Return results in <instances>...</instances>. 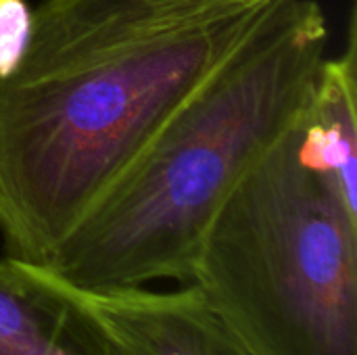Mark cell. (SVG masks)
<instances>
[{"label": "cell", "instance_id": "cell-1", "mask_svg": "<svg viewBox=\"0 0 357 355\" xmlns=\"http://www.w3.org/2000/svg\"><path fill=\"white\" fill-rule=\"evenodd\" d=\"M280 0H44L0 77V236L46 266L186 96Z\"/></svg>", "mask_w": 357, "mask_h": 355}, {"label": "cell", "instance_id": "cell-2", "mask_svg": "<svg viewBox=\"0 0 357 355\" xmlns=\"http://www.w3.org/2000/svg\"><path fill=\"white\" fill-rule=\"evenodd\" d=\"M326 40L316 0H280L169 115L44 268L86 291L165 278L188 285L224 199L299 123Z\"/></svg>", "mask_w": 357, "mask_h": 355}, {"label": "cell", "instance_id": "cell-3", "mask_svg": "<svg viewBox=\"0 0 357 355\" xmlns=\"http://www.w3.org/2000/svg\"><path fill=\"white\" fill-rule=\"evenodd\" d=\"M299 123L224 199L188 285L251 355H357V213L301 159Z\"/></svg>", "mask_w": 357, "mask_h": 355}, {"label": "cell", "instance_id": "cell-4", "mask_svg": "<svg viewBox=\"0 0 357 355\" xmlns=\"http://www.w3.org/2000/svg\"><path fill=\"white\" fill-rule=\"evenodd\" d=\"M61 285L128 355H251L195 285L167 293L144 287L86 291L63 280Z\"/></svg>", "mask_w": 357, "mask_h": 355}, {"label": "cell", "instance_id": "cell-5", "mask_svg": "<svg viewBox=\"0 0 357 355\" xmlns=\"http://www.w3.org/2000/svg\"><path fill=\"white\" fill-rule=\"evenodd\" d=\"M0 355H128L44 266L0 259Z\"/></svg>", "mask_w": 357, "mask_h": 355}, {"label": "cell", "instance_id": "cell-6", "mask_svg": "<svg viewBox=\"0 0 357 355\" xmlns=\"http://www.w3.org/2000/svg\"><path fill=\"white\" fill-rule=\"evenodd\" d=\"M357 31L349 17L345 52L322 59L299 123L301 159L328 178L357 213Z\"/></svg>", "mask_w": 357, "mask_h": 355}, {"label": "cell", "instance_id": "cell-7", "mask_svg": "<svg viewBox=\"0 0 357 355\" xmlns=\"http://www.w3.org/2000/svg\"><path fill=\"white\" fill-rule=\"evenodd\" d=\"M31 31V8L25 0H0V77L21 61Z\"/></svg>", "mask_w": 357, "mask_h": 355}, {"label": "cell", "instance_id": "cell-8", "mask_svg": "<svg viewBox=\"0 0 357 355\" xmlns=\"http://www.w3.org/2000/svg\"><path fill=\"white\" fill-rule=\"evenodd\" d=\"M146 2H163V4H172V2H211V0H146Z\"/></svg>", "mask_w": 357, "mask_h": 355}]
</instances>
